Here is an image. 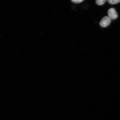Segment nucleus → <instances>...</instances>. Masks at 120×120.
<instances>
[{
  "label": "nucleus",
  "instance_id": "obj_1",
  "mask_svg": "<svg viewBox=\"0 0 120 120\" xmlns=\"http://www.w3.org/2000/svg\"><path fill=\"white\" fill-rule=\"evenodd\" d=\"M111 22V19L108 16H105L103 18L100 22V26L103 28L108 26Z\"/></svg>",
  "mask_w": 120,
  "mask_h": 120
},
{
  "label": "nucleus",
  "instance_id": "obj_2",
  "mask_svg": "<svg viewBox=\"0 0 120 120\" xmlns=\"http://www.w3.org/2000/svg\"><path fill=\"white\" fill-rule=\"evenodd\" d=\"M108 14L109 17L112 20H115L118 17L117 13L114 8L109 9L108 11Z\"/></svg>",
  "mask_w": 120,
  "mask_h": 120
},
{
  "label": "nucleus",
  "instance_id": "obj_3",
  "mask_svg": "<svg viewBox=\"0 0 120 120\" xmlns=\"http://www.w3.org/2000/svg\"><path fill=\"white\" fill-rule=\"evenodd\" d=\"M106 1V0H97L96 1V3L97 5L101 6L104 4Z\"/></svg>",
  "mask_w": 120,
  "mask_h": 120
},
{
  "label": "nucleus",
  "instance_id": "obj_4",
  "mask_svg": "<svg viewBox=\"0 0 120 120\" xmlns=\"http://www.w3.org/2000/svg\"><path fill=\"white\" fill-rule=\"evenodd\" d=\"M107 1L109 4H116L120 2V0H108Z\"/></svg>",
  "mask_w": 120,
  "mask_h": 120
},
{
  "label": "nucleus",
  "instance_id": "obj_5",
  "mask_svg": "<svg viewBox=\"0 0 120 120\" xmlns=\"http://www.w3.org/2000/svg\"><path fill=\"white\" fill-rule=\"evenodd\" d=\"M83 0H72L71 1L75 4H79L81 3Z\"/></svg>",
  "mask_w": 120,
  "mask_h": 120
}]
</instances>
